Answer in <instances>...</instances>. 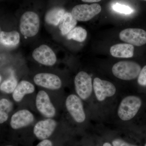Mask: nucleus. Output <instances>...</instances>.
Instances as JSON below:
<instances>
[{
	"label": "nucleus",
	"mask_w": 146,
	"mask_h": 146,
	"mask_svg": "<svg viewBox=\"0 0 146 146\" xmlns=\"http://www.w3.org/2000/svg\"><path fill=\"white\" fill-rule=\"evenodd\" d=\"M141 70L139 64L130 61H120L113 65L112 68V72L115 77L125 80L136 78Z\"/></svg>",
	"instance_id": "obj_1"
},
{
	"label": "nucleus",
	"mask_w": 146,
	"mask_h": 146,
	"mask_svg": "<svg viewBox=\"0 0 146 146\" xmlns=\"http://www.w3.org/2000/svg\"><path fill=\"white\" fill-rule=\"evenodd\" d=\"M141 99L135 96L125 97L121 102L118 110L119 117L123 121H128L135 117L141 107Z\"/></svg>",
	"instance_id": "obj_2"
},
{
	"label": "nucleus",
	"mask_w": 146,
	"mask_h": 146,
	"mask_svg": "<svg viewBox=\"0 0 146 146\" xmlns=\"http://www.w3.org/2000/svg\"><path fill=\"white\" fill-rule=\"evenodd\" d=\"M40 27V19L36 13L28 11L23 13L20 20L21 33L27 37H33L38 33Z\"/></svg>",
	"instance_id": "obj_3"
},
{
	"label": "nucleus",
	"mask_w": 146,
	"mask_h": 146,
	"mask_svg": "<svg viewBox=\"0 0 146 146\" xmlns=\"http://www.w3.org/2000/svg\"><path fill=\"white\" fill-rule=\"evenodd\" d=\"M74 84L76 92L82 99H87L91 96L93 84L89 74L84 71L79 72L75 78Z\"/></svg>",
	"instance_id": "obj_4"
},
{
	"label": "nucleus",
	"mask_w": 146,
	"mask_h": 146,
	"mask_svg": "<svg viewBox=\"0 0 146 146\" xmlns=\"http://www.w3.org/2000/svg\"><path fill=\"white\" fill-rule=\"evenodd\" d=\"M101 10V7L98 4L78 5L73 8L71 13L77 21L86 22L99 14Z\"/></svg>",
	"instance_id": "obj_5"
},
{
	"label": "nucleus",
	"mask_w": 146,
	"mask_h": 146,
	"mask_svg": "<svg viewBox=\"0 0 146 146\" xmlns=\"http://www.w3.org/2000/svg\"><path fill=\"white\" fill-rule=\"evenodd\" d=\"M65 106L68 112L76 122L82 123L85 121L86 115L80 98L72 94L68 96L65 101Z\"/></svg>",
	"instance_id": "obj_6"
},
{
	"label": "nucleus",
	"mask_w": 146,
	"mask_h": 146,
	"mask_svg": "<svg viewBox=\"0 0 146 146\" xmlns=\"http://www.w3.org/2000/svg\"><path fill=\"white\" fill-rule=\"evenodd\" d=\"M119 37L122 41L136 46L146 44V31L142 29H125L120 33Z\"/></svg>",
	"instance_id": "obj_7"
},
{
	"label": "nucleus",
	"mask_w": 146,
	"mask_h": 146,
	"mask_svg": "<svg viewBox=\"0 0 146 146\" xmlns=\"http://www.w3.org/2000/svg\"><path fill=\"white\" fill-rule=\"evenodd\" d=\"M36 106L38 111L46 117L52 118L56 115V110L46 91L42 90L37 93Z\"/></svg>",
	"instance_id": "obj_8"
},
{
	"label": "nucleus",
	"mask_w": 146,
	"mask_h": 146,
	"mask_svg": "<svg viewBox=\"0 0 146 146\" xmlns=\"http://www.w3.org/2000/svg\"><path fill=\"white\" fill-rule=\"evenodd\" d=\"M35 60L42 65L53 66L56 62V57L52 50L46 45H42L36 48L32 54Z\"/></svg>",
	"instance_id": "obj_9"
},
{
	"label": "nucleus",
	"mask_w": 146,
	"mask_h": 146,
	"mask_svg": "<svg viewBox=\"0 0 146 146\" xmlns=\"http://www.w3.org/2000/svg\"><path fill=\"white\" fill-rule=\"evenodd\" d=\"M33 80L36 85L50 90H58L62 86V81L60 78L51 73L36 74L34 77Z\"/></svg>",
	"instance_id": "obj_10"
},
{
	"label": "nucleus",
	"mask_w": 146,
	"mask_h": 146,
	"mask_svg": "<svg viewBox=\"0 0 146 146\" xmlns=\"http://www.w3.org/2000/svg\"><path fill=\"white\" fill-rule=\"evenodd\" d=\"M57 125L56 121L51 118L41 120L35 125L33 133L39 140H46L52 135Z\"/></svg>",
	"instance_id": "obj_11"
},
{
	"label": "nucleus",
	"mask_w": 146,
	"mask_h": 146,
	"mask_svg": "<svg viewBox=\"0 0 146 146\" xmlns=\"http://www.w3.org/2000/svg\"><path fill=\"white\" fill-rule=\"evenodd\" d=\"M93 87L97 99L99 101L104 100L107 97L112 96L116 93V87L113 84L98 78L94 79Z\"/></svg>",
	"instance_id": "obj_12"
},
{
	"label": "nucleus",
	"mask_w": 146,
	"mask_h": 146,
	"mask_svg": "<svg viewBox=\"0 0 146 146\" xmlns=\"http://www.w3.org/2000/svg\"><path fill=\"white\" fill-rule=\"evenodd\" d=\"M34 116L29 110H21L14 113L11 118L10 125L13 129H18L28 126L34 121Z\"/></svg>",
	"instance_id": "obj_13"
},
{
	"label": "nucleus",
	"mask_w": 146,
	"mask_h": 146,
	"mask_svg": "<svg viewBox=\"0 0 146 146\" xmlns=\"http://www.w3.org/2000/svg\"><path fill=\"white\" fill-rule=\"evenodd\" d=\"M35 91L33 84L26 80H22L18 84L12 94L14 101L19 102L27 94H32Z\"/></svg>",
	"instance_id": "obj_14"
},
{
	"label": "nucleus",
	"mask_w": 146,
	"mask_h": 146,
	"mask_svg": "<svg viewBox=\"0 0 146 146\" xmlns=\"http://www.w3.org/2000/svg\"><path fill=\"white\" fill-rule=\"evenodd\" d=\"M134 48L133 45L129 44H119L113 45L110 49L112 56L121 58L133 57Z\"/></svg>",
	"instance_id": "obj_15"
},
{
	"label": "nucleus",
	"mask_w": 146,
	"mask_h": 146,
	"mask_svg": "<svg viewBox=\"0 0 146 146\" xmlns=\"http://www.w3.org/2000/svg\"><path fill=\"white\" fill-rule=\"evenodd\" d=\"M20 41V34L15 31L9 32L1 31L0 33L1 44L5 46H15L18 44Z\"/></svg>",
	"instance_id": "obj_16"
},
{
	"label": "nucleus",
	"mask_w": 146,
	"mask_h": 146,
	"mask_svg": "<svg viewBox=\"0 0 146 146\" xmlns=\"http://www.w3.org/2000/svg\"><path fill=\"white\" fill-rule=\"evenodd\" d=\"M77 24V21L73 17L72 13L65 12L59 24V30L63 35H67L72 30Z\"/></svg>",
	"instance_id": "obj_17"
},
{
	"label": "nucleus",
	"mask_w": 146,
	"mask_h": 146,
	"mask_svg": "<svg viewBox=\"0 0 146 146\" xmlns=\"http://www.w3.org/2000/svg\"><path fill=\"white\" fill-rule=\"evenodd\" d=\"M65 11L61 7H55L49 11L45 16V21L47 23L56 26L60 24Z\"/></svg>",
	"instance_id": "obj_18"
},
{
	"label": "nucleus",
	"mask_w": 146,
	"mask_h": 146,
	"mask_svg": "<svg viewBox=\"0 0 146 146\" xmlns=\"http://www.w3.org/2000/svg\"><path fill=\"white\" fill-rule=\"evenodd\" d=\"M87 31L80 27L74 28L67 34L68 39H73L79 42H83L87 37Z\"/></svg>",
	"instance_id": "obj_19"
},
{
	"label": "nucleus",
	"mask_w": 146,
	"mask_h": 146,
	"mask_svg": "<svg viewBox=\"0 0 146 146\" xmlns=\"http://www.w3.org/2000/svg\"><path fill=\"white\" fill-rule=\"evenodd\" d=\"M12 108V103L7 99L0 100V123L3 124L8 119V113Z\"/></svg>",
	"instance_id": "obj_20"
},
{
	"label": "nucleus",
	"mask_w": 146,
	"mask_h": 146,
	"mask_svg": "<svg viewBox=\"0 0 146 146\" xmlns=\"http://www.w3.org/2000/svg\"><path fill=\"white\" fill-rule=\"evenodd\" d=\"M18 84L17 79L14 76H11L1 83L0 89L5 94H12Z\"/></svg>",
	"instance_id": "obj_21"
},
{
	"label": "nucleus",
	"mask_w": 146,
	"mask_h": 146,
	"mask_svg": "<svg viewBox=\"0 0 146 146\" xmlns=\"http://www.w3.org/2000/svg\"><path fill=\"white\" fill-rule=\"evenodd\" d=\"M113 10L120 13L129 14L133 12V10L129 7L116 3L112 6Z\"/></svg>",
	"instance_id": "obj_22"
},
{
	"label": "nucleus",
	"mask_w": 146,
	"mask_h": 146,
	"mask_svg": "<svg viewBox=\"0 0 146 146\" xmlns=\"http://www.w3.org/2000/svg\"><path fill=\"white\" fill-rule=\"evenodd\" d=\"M138 82L139 85L146 86V65L141 70L138 76Z\"/></svg>",
	"instance_id": "obj_23"
},
{
	"label": "nucleus",
	"mask_w": 146,
	"mask_h": 146,
	"mask_svg": "<svg viewBox=\"0 0 146 146\" xmlns=\"http://www.w3.org/2000/svg\"><path fill=\"white\" fill-rule=\"evenodd\" d=\"M112 145L113 146H136L128 143L120 139H116L114 140L112 142Z\"/></svg>",
	"instance_id": "obj_24"
},
{
	"label": "nucleus",
	"mask_w": 146,
	"mask_h": 146,
	"mask_svg": "<svg viewBox=\"0 0 146 146\" xmlns=\"http://www.w3.org/2000/svg\"><path fill=\"white\" fill-rule=\"evenodd\" d=\"M36 146H53V144L51 141L46 139L42 140Z\"/></svg>",
	"instance_id": "obj_25"
},
{
	"label": "nucleus",
	"mask_w": 146,
	"mask_h": 146,
	"mask_svg": "<svg viewBox=\"0 0 146 146\" xmlns=\"http://www.w3.org/2000/svg\"><path fill=\"white\" fill-rule=\"evenodd\" d=\"M82 1L86 3H96L100 1L101 0H81Z\"/></svg>",
	"instance_id": "obj_26"
},
{
	"label": "nucleus",
	"mask_w": 146,
	"mask_h": 146,
	"mask_svg": "<svg viewBox=\"0 0 146 146\" xmlns=\"http://www.w3.org/2000/svg\"><path fill=\"white\" fill-rule=\"evenodd\" d=\"M103 146H112L109 143H106L103 145Z\"/></svg>",
	"instance_id": "obj_27"
},
{
	"label": "nucleus",
	"mask_w": 146,
	"mask_h": 146,
	"mask_svg": "<svg viewBox=\"0 0 146 146\" xmlns=\"http://www.w3.org/2000/svg\"><path fill=\"white\" fill-rule=\"evenodd\" d=\"M1 79H2L1 76Z\"/></svg>",
	"instance_id": "obj_28"
},
{
	"label": "nucleus",
	"mask_w": 146,
	"mask_h": 146,
	"mask_svg": "<svg viewBox=\"0 0 146 146\" xmlns=\"http://www.w3.org/2000/svg\"><path fill=\"white\" fill-rule=\"evenodd\" d=\"M12 146V145H7V146Z\"/></svg>",
	"instance_id": "obj_29"
},
{
	"label": "nucleus",
	"mask_w": 146,
	"mask_h": 146,
	"mask_svg": "<svg viewBox=\"0 0 146 146\" xmlns=\"http://www.w3.org/2000/svg\"><path fill=\"white\" fill-rule=\"evenodd\" d=\"M141 1H146V0H141Z\"/></svg>",
	"instance_id": "obj_30"
},
{
	"label": "nucleus",
	"mask_w": 146,
	"mask_h": 146,
	"mask_svg": "<svg viewBox=\"0 0 146 146\" xmlns=\"http://www.w3.org/2000/svg\"><path fill=\"white\" fill-rule=\"evenodd\" d=\"M145 146H146V144Z\"/></svg>",
	"instance_id": "obj_31"
}]
</instances>
